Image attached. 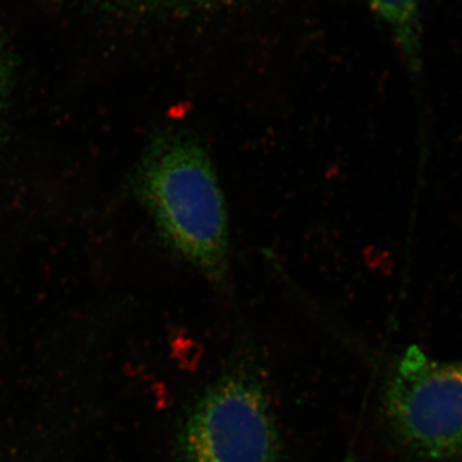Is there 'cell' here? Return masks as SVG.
I'll return each instance as SVG.
<instances>
[{
    "mask_svg": "<svg viewBox=\"0 0 462 462\" xmlns=\"http://www.w3.org/2000/svg\"><path fill=\"white\" fill-rule=\"evenodd\" d=\"M176 462H282L284 448L256 358L236 354L187 412Z\"/></svg>",
    "mask_w": 462,
    "mask_h": 462,
    "instance_id": "2",
    "label": "cell"
},
{
    "mask_svg": "<svg viewBox=\"0 0 462 462\" xmlns=\"http://www.w3.org/2000/svg\"><path fill=\"white\" fill-rule=\"evenodd\" d=\"M102 5L138 14H154L163 11H194L217 7L233 0H97Z\"/></svg>",
    "mask_w": 462,
    "mask_h": 462,
    "instance_id": "5",
    "label": "cell"
},
{
    "mask_svg": "<svg viewBox=\"0 0 462 462\" xmlns=\"http://www.w3.org/2000/svg\"><path fill=\"white\" fill-rule=\"evenodd\" d=\"M9 80H11V58H9L5 39L0 33V117H2L3 106L8 93Z\"/></svg>",
    "mask_w": 462,
    "mask_h": 462,
    "instance_id": "6",
    "label": "cell"
},
{
    "mask_svg": "<svg viewBox=\"0 0 462 462\" xmlns=\"http://www.w3.org/2000/svg\"><path fill=\"white\" fill-rule=\"evenodd\" d=\"M392 33L404 65L418 78L422 69V0H366Z\"/></svg>",
    "mask_w": 462,
    "mask_h": 462,
    "instance_id": "4",
    "label": "cell"
},
{
    "mask_svg": "<svg viewBox=\"0 0 462 462\" xmlns=\"http://www.w3.org/2000/svg\"><path fill=\"white\" fill-rule=\"evenodd\" d=\"M382 402L389 430L410 454L462 458V357L439 360L410 346L392 367Z\"/></svg>",
    "mask_w": 462,
    "mask_h": 462,
    "instance_id": "3",
    "label": "cell"
},
{
    "mask_svg": "<svg viewBox=\"0 0 462 462\" xmlns=\"http://www.w3.org/2000/svg\"><path fill=\"white\" fill-rule=\"evenodd\" d=\"M139 189L167 243L209 282L224 284L229 231L211 158L199 139L170 133L149 149Z\"/></svg>",
    "mask_w": 462,
    "mask_h": 462,
    "instance_id": "1",
    "label": "cell"
}]
</instances>
